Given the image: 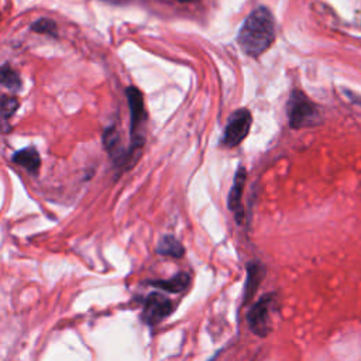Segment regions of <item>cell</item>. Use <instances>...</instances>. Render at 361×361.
<instances>
[{
  "mask_svg": "<svg viewBox=\"0 0 361 361\" xmlns=\"http://www.w3.org/2000/svg\"><path fill=\"white\" fill-rule=\"evenodd\" d=\"M103 144H104L106 149L109 151L111 159H114L117 165H124V162L127 159H130L128 157L131 154H130V151H126L121 147V141H120L118 133H117L114 126H110L109 128L104 130V133H103Z\"/></svg>",
  "mask_w": 361,
  "mask_h": 361,
  "instance_id": "ba28073f",
  "label": "cell"
},
{
  "mask_svg": "<svg viewBox=\"0 0 361 361\" xmlns=\"http://www.w3.org/2000/svg\"><path fill=\"white\" fill-rule=\"evenodd\" d=\"M11 161L14 164L23 166L25 171H28L30 173H34V175L38 173V169L41 166L39 154H38L37 148L32 147V145L14 152L13 157H11Z\"/></svg>",
  "mask_w": 361,
  "mask_h": 361,
  "instance_id": "9c48e42d",
  "label": "cell"
},
{
  "mask_svg": "<svg viewBox=\"0 0 361 361\" xmlns=\"http://www.w3.org/2000/svg\"><path fill=\"white\" fill-rule=\"evenodd\" d=\"M288 120L292 128H303L314 126L319 118L317 106L300 90H292L288 100Z\"/></svg>",
  "mask_w": 361,
  "mask_h": 361,
  "instance_id": "7a4b0ae2",
  "label": "cell"
},
{
  "mask_svg": "<svg viewBox=\"0 0 361 361\" xmlns=\"http://www.w3.org/2000/svg\"><path fill=\"white\" fill-rule=\"evenodd\" d=\"M17 107H18V102L16 97L1 96V116L4 121H7L14 114Z\"/></svg>",
  "mask_w": 361,
  "mask_h": 361,
  "instance_id": "9a60e30c",
  "label": "cell"
},
{
  "mask_svg": "<svg viewBox=\"0 0 361 361\" xmlns=\"http://www.w3.org/2000/svg\"><path fill=\"white\" fill-rule=\"evenodd\" d=\"M275 305L274 295H264L248 312L247 322L251 331L258 337H265L271 330V312Z\"/></svg>",
  "mask_w": 361,
  "mask_h": 361,
  "instance_id": "5b68a950",
  "label": "cell"
},
{
  "mask_svg": "<svg viewBox=\"0 0 361 361\" xmlns=\"http://www.w3.org/2000/svg\"><path fill=\"white\" fill-rule=\"evenodd\" d=\"M173 312V302L162 293L152 292L147 296L141 312V320L148 326H155Z\"/></svg>",
  "mask_w": 361,
  "mask_h": 361,
  "instance_id": "8992f818",
  "label": "cell"
},
{
  "mask_svg": "<svg viewBox=\"0 0 361 361\" xmlns=\"http://www.w3.org/2000/svg\"><path fill=\"white\" fill-rule=\"evenodd\" d=\"M31 30L39 34H47V35H56V24L51 18H38L32 25Z\"/></svg>",
  "mask_w": 361,
  "mask_h": 361,
  "instance_id": "5bb4252c",
  "label": "cell"
},
{
  "mask_svg": "<svg viewBox=\"0 0 361 361\" xmlns=\"http://www.w3.org/2000/svg\"><path fill=\"white\" fill-rule=\"evenodd\" d=\"M1 85L13 92L20 90L21 87V79L18 73L13 68H10L7 63L1 66Z\"/></svg>",
  "mask_w": 361,
  "mask_h": 361,
  "instance_id": "4fadbf2b",
  "label": "cell"
},
{
  "mask_svg": "<svg viewBox=\"0 0 361 361\" xmlns=\"http://www.w3.org/2000/svg\"><path fill=\"white\" fill-rule=\"evenodd\" d=\"M126 97L128 100V107H130V135H131V147L130 151L131 154L134 152L135 148H140L144 144V137L140 134V128L142 123L147 120V113L144 107V99L142 93L140 89L130 86L126 90Z\"/></svg>",
  "mask_w": 361,
  "mask_h": 361,
  "instance_id": "3957f363",
  "label": "cell"
},
{
  "mask_svg": "<svg viewBox=\"0 0 361 361\" xmlns=\"http://www.w3.org/2000/svg\"><path fill=\"white\" fill-rule=\"evenodd\" d=\"M245 178H247V172L244 169V166H240L234 175V182L233 186L230 189L228 193V209L234 213L235 216V221L241 223L243 217H244V209H243V203H241V197H243V189L245 185Z\"/></svg>",
  "mask_w": 361,
  "mask_h": 361,
  "instance_id": "52a82bcc",
  "label": "cell"
},
{
  "mask_svg": "<svg viewBox=\"0 0 361 361\" xmlns=\"http://www.w3.org/2000/svg\"><path fill=\"white\" fill-rule=\"evenodd\" d=\"M176 1H179V3H189V1H192V0H176Z\"/></svg>",
  "mask_w": 361,
  "mask_h": 361,
  "instance_id": "2e32d148",
  "label": "cell"
},
{
  "mask_svg": "<svg viewBox=\"0 0 361 361\" xmlns=\"http://www.w3.org/2000/svg\"><path fill=\"white\" fill-rule=\"evenodd\" d=\"M275 39V23L271 11L267 7H257L244 20L237 42L243 52L251 58L264 54Z\"/></svg>",
  "mask_w": 361,
  "mask_h": 361,
  "instance_id": "6da1fadb",
  "label": "cell"
},
{
  "mask_svg": "<svg viewBox=\"0 0 361 361\" xmlns=\"http://www.w3.org/2000/svg\"><path fill=\"white\" fill-rule=\"evenodd\" d=\"M252 124V116L248 109H237L228 117L223 131L221 144L227 148H234L244 141Z\"/></svg>",
  "mask_w": 361,
  "mask_h": 361,
  "instance_id": "277c9868",
  "label": "cell"
},
{
  "mask_svg": "<svg viewBox=\"0 0 361 361\" xmlns=\"http://www.w3.org/2000/svg\"><path fill=\"white\" fill-rule=\"evenodd\" d=\"M149 285L159 288L165 292H171V293H180L183 290H186L190 285V275L186 272H179L176 275H173L169 279H157V281H148Z\"/></svg>",
  "mask_w": 361,
  "mask_h": 361,
  "instance_id": "30bf717a",
  "label": "cell"
},
{
  "mask_svg": "<svg viewBox=\"0 0 361 361\" xmlns=\"http://www.w3.org/2000/svg\"><path fill=\"white\" fill-rule=\"evenodd\" d=\"M157 252L165 257L180 258L185 254L183 245L173 235H164L157 244Z\"/></svg>",
  "mask_w": 361,
  "mask_h": 361,
  "instance_id": "7c38bea8",
  "label": "cell"
},
{
  "mask_svg": "<svg viewBox=\"0 0 361 361\" xmlns=\"http://www.w3.org/2000/svg\"><path fill=\"white\" fill-rule=\"evenodd\" d=\"M265 275V268L258 261H251L247 265V283L244 288V302L250 300L251 296L255 293L258 286L261 285V281Z\"/></svg>",
  "mask_w": 361,
  "mask_h": 361,
  "instance_id": "8fae6325",
  "label": "cell"
}]
</instances>
